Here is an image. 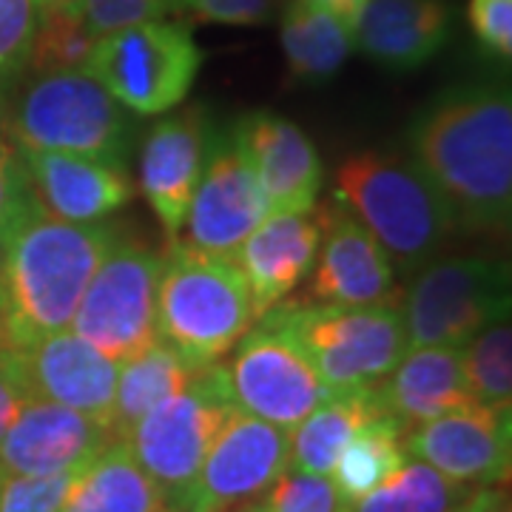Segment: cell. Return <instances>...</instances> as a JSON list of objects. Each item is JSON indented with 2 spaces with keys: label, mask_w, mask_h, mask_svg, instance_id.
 <instances>
[{
  "label": "cell",
  "mask_w": 512,
  "mask_h": 512,
  "mask_svg": "<svg viewBox=\"0 0 512 512\" xmlns=\"http://www.w3.org/2000/svg\"><path fill=\"white\" fill-rule=\"evenodd\" d=\"M413 163L450 202L458 231L504 234L512 217V97L501 83L444 92L410 128Z\"/></svg>",
  "instance_id": "1"
},
{
  "label": "cell",
  "mask_w": 512,
  "mask_h": 512,
  "mask_svg": "<svg viewBox=\"0 0 512 512\" xmlns=\"http://www.w3.org/2000/svg\"><path fill=\"white\" fill-rule=\"evenodd\" d=\"M117 237L106 222L57 220L40 208L20 222L3 242L9 348L72 328L83 291Z\"/></svg>",
  "instance_id": "2"
},
{
  "label": "cell",
  "mask_w": 512,
  "mask_h": 512,
  "mask_svg": "<svg viewBox=\"0 0 512 512\" xmlns=\"http://www.w3.org/2000/svg\"><path fill=\"white\" fill-rule=\"evenodd\" d=\"M333 200L376 237L393 268L416 274L458 231L450 202L413 160L365 151L336 171Z\"/></svg>",
  "instance_id": "3"
},
{
  "label": "cell",
  "mask_w": 512,
  "mask_h": 512,
  "mask_svg": "<svg viewBox=\"0 0 512 512\" xmlns=\"http://www.w3.org/2000/svg\"><path fill=\"white\" fill-rule=\"evenodd\" d=\"M254 322V302L237 265L174 239L157 279V336L194 367H205Z\"/></svg>",
  "instance_id": "4"
},
{
  "label": "cell",
  "mask_w": 512,
  "mask_h": 512,
  "mask_svg": "<svg viewBox=\"0 0 512 512\" xmlns=\"http://www.w3.org/2000/svg\"><path fill=\"white\" fill-rule=\"evenodd\" d=\"M131 117L92 74L32 72L6 97V134L20 148L66 151L126 165Z\"/></svg>",
  "instance_id": "5"
},
{
  "label": "cell",
  "mask_w": 512,
  "mask_h": 512,
  "mask_svg": "<svg viewBox=\"0 0 512 512\" xmlns=\"http://www.w3.org/2000/svg\"><path fill=\"white\" fill-rule=\"evenodd\" d=\"M262 316L291 333L330 393L365 390L387 379L407 353V330L399 308H330L279 302Z\"/></svg>",
  "instance_id": "6"
},
{
  "label": "cell",
  "mask_w": 512,
  "mask_h": 512,
  "mask_svg": "<svg viewBox=\"0 0 512 512\" xmlns=\"http://www.w3.org/2000/svg\"><path fill=\"white\" fill-rule=\"evenodd\" d=\"M234 410L225 367L214 362L200 367L183 390L151 407L131 427L123 441L146 476L163 490L165 504H180Z\"/></svg>",
  "instance_id": "7"
},
{
  "label": "cell",
  "mask_w": 512,
  "mask_h": 512,
  "mask_svg": "<svg viewBox=\"0 0 512 512\" xmlns=\"http://www.w3.org/2000/svg\"><path fill=\"white\" fill-rule=\"evenodd\" d=\"M202 66L191 29L174 20H148L97 37L83 72L126 109L163 114L180 106Z\"/></svg>",
  "instance_id": "8"
},
{
  "label": "cell",
  "mask_w": 512,
  "mask_h": 512,
  "mask_svg": "<svg viewBox=\"0 0 512 512\" xmlns=\"http://www.w3.org/2000/svg\"><path fill=\"white\" fill-rule=\"evenodd\" d=\"M510 316V265L490 256L430 259L404 296L407 345L461 348L478 330Z\"/></svg>",
  "instance_id": "9"
},
{
  "label": "cell",
  "mask_w": 512,
  "mask_h": 512,
  "mask_svg": "<svg viewBox=\"0 0 512 512\" xmlns=\"http://www.w3.org/2000/svg\"><path fill=\"white\" fill-rule=\"evenodd\" d=\"M163 254L131 237H117L72 319V330L114 362H128L157 336V279Z\"/></svg>",
  "instance_id": "10"
},
{
  "label": "cell",
  "mask_w": 512,
  "mask_h": 512,
  "mask_svg": "<svg viewBox=\"0 0 512 512\" xmlns=\"http://www.w3.org/2000/svg\"><path fill=\"white\" fill-rule=\"evenodd\" d=\"M259 319L262 322L256 328L251 325L231 348V362L222 365L228 393L239 410L291 433L333 393L293 342L291 333L276 325L271 316Z\"/></svg>",
  "instance_id": "11"
},
{
  "label": "cell",
  "mask_w": 512,
  "mask_h": 512,
  "mask_svg": "<svg viewBox=\"0 0 512 512\" xmlns=\"http://www.w3.org/2000/svg\"><path fill=\"white\" fill-rule=\"evenodd\" d=\"M291 439L268 421L234 410L222 424L200 473L174 510L239 512L256 504L291 464Z\"/></svg>",
  "instance_id": "12"
},
{
  "label": "cell",
  "mask_w": 512,
  "mask_h": 512,
  "mask_svg": "<svg viewBox=\"0 0 512 512\" xmlns=\"http://www.w3.org/2000/svg\"><path fill=\"white\" fill-rule=\"evenodd\" d=\"M268 200L254 168L234 140V131L208 143L200 183L188 205V245L202 254L234 262L242 242L268 217Z\"/></svg>",
  "instance_id": "13"
},
{
  "label": "cell",
  "mask_w": 512,
  "mask_h": 512,
  "mask_svg": "<svg viewBox=\"0 0 512 512\" xmlns=\"http://www.w3.org/2000/svg\"><path fill=\"white\" fill-rule=\"evenodd\" d=\"M407 456L464 487L507 484L510 478V410L467 404L404 433Z\"/></svg>",
  "instance_id": "14"
},
{
  "label": "cell",
  "mask_w": 512,
  "mask_h": 512,
  "mask_svg": "<svg viewBox=\"0 0 512 512\" xmlns=\"http://www.w3.org/2000/svg\"><path fill=\"white\" fill-rule=\"evenodd\" d=\"M396 293V268L376 237L333 200L322 208V237L308 282V305L379 308Z\"/></svg>",
  "instance_id": "15"
},
{
  "label": "cell",
  "mask_w": 512,
  "mask_h": 512,
  "mask_svg": "<svg viewBox=\"0 0 512 512\" xmlns=\"http://www.w3.org/2000/svg\"><path fill=\"white\" fill-rule=\"evenodd\" d=\"M114 430L66 404L29 399L0 441L3 476H49L72 467H86L100 456Z\"/></svg>",
  "instance_id": "16"
},
{
  "label": "cell",
  "mask_w": 512,
  "mask_h": 512,
  "mask_svg": "<svg viewBox=\"0 0 512 512\" xmlns=\"http://www.w3.org/2000/svg\"><path fill=\"white\" fill-rule=\"evenodd\" d=\"M18 359L32 399L66 404L111 427L120 362L100 353L72 328L37 339L35 345L18 350Z\"/></svg>",
  "instance_id": "17"
},
{
  "label": "cell",
  "mask_w": 512,
  "mask_h": 512,
  "mask_svg": "<svg viewBox=\"0 0 512 512\" xmlns=\"http://www.w3.org/2000/svg\"><path fill=\"white\" fill-rule=\"evenodd\" d=\"M322 237V208L268 211L234 256L254 302V316L276 308L311 274Z\"/></svg>",
  "instance_id": "18"
},
{
  "label": "cell",
  "mask_w": 512,
  "mask_h": 512,
  "mask_svg": "<svg viewBox=\"0 0 512 512\" xmlns=\"http://www.w3.org/2000/svg\"><path fill=\"white\" fill-rule=\"evenodd\" d=\"M20 154L40 211L57 220L100 222L134 197L126 165L66 151L20 148Z\"/></svg>",
  "instance_id": "19"
},
{
  "label": "cell",
  "mask_w": 512,
  "mask_h": 512,
  "mask_svg": "<svg viewBox=\"0 0 512 512\" xmlns=\"http://www.w3.org/2000/svg\"><path fill=\"white\" fill-rule=\"evenodd\" d=\"M234 140L254 168L271 211H308L316 205L322 163L302 128L271 111H254L239 120Z\"/></svg>",
  "instance_id": "20"
},
{
  "label": "cell",
  "mask_w": 512,
  "mask_h": 512,
  "mask_svg": "<svg viewBox=\"0 0 512 512\" xmlns=\"http://www.w3.org/2000/svg\"><path fill=\"white\" fill-rule=\"evenodd\" d=\"M211 131L197 111L174 114L148 131L140 151V188L174 242L200 183Z\"/></svg>",
  "instance_id": "21"
},
{
  "label": "cell",
  "mask_w": 512,
  "mask_h": 512,
  "mask_svg": "<svg viewBox=\"0 0 512 512\" xmlns=\"http://www.w3.org/2000/svg\"><path fill=\"white\" fill-rule=\"evenodd\" d=\"M453 32L447 0H370L353 46L390 72H413L439 55Z\"/></svg>",
  "instance_id": "22"
},
{
  "label": "cell",
  "mask_w": 512,
  "mask_h": 512,
  "mask_svg": "<svg viewBox=\"0 0 512 512\" xmlns=\"http://www.w3.org/2000/svg\"><path fill=\"white\" fill-rule=\"evenodd\" d=\"M373 390L384 416L396 421L404 433L473 404L464 373V350L453 345L407 348L402 362Z\"/></svg>",
  "instance_id": "23"
},
{
  "label": "cell",
  "mask_w": 512,
  "mask_h": 512,
  "mask_svg": "<svg viewBox=\"0 0 512 512\" xmlns=\"http://www.w3.org/2000/svg\"><path fill=\"white\" fill-rule=\"evenodd\" d=\"M163 490L146 476L123 439L94 456L60 512H163Z\"/></svg>",
  "instance_id": "24"
},
{
  "label": "cell",
  "mask_w": 512,
  "mask_h": 512,
  "mask_svg": "<svg viewBox=\"0 0 512 512\" xmlns=\"http://www.w3.org/2000/svg\"><path fill=\"white\" fill-rule=\"evenodd\" d=\"M384 416L376 390H348L333 393L328 402L319 404L308 419H302L291 433V464L293 470L330 476L339 453L365 424Z\"/></svg>",
  "instance_id": "25"
},
{
  "label": "cell",
  "mask_w": 512,
  "mask_h": 512,
  "mask_svg": "<svg viewBox=\"0 0 512 512\" xmlns=\"http://www.w3.org/2000/svg\"><path fill=\"white\" fill-rule=\"evenodd\" d=\"M200 367H194L180 350L157 339L143 353L120 365L114 407H111V430L117 439H126L131 427L146 416L151 407L183 390Z\"/></svg>",
  "instance_id": "26"
},
{
  "label": "cell",
  "mask_w": 512,
  "mask_h": 512,
  "mask_svg": "<svg viewBox=\"0 0 512 512\" xmlns=\"http://www.w3.org/2000/svg\"><path fill=\"white\" fill-rule=\"evenodd\" d=\"M282 49L288 69L299 83H325L345 66L353 32L311 0H291L282 15Z\"/></svg>",
  "instance_id": "27"
},
{
  "label": "cell",
  "mask_w": 512,
  "mask_h": 512,
  "mask_svg": "<svg viewBox=\"0 0 512 512\" xmlns=\"http://www.w3.org/2000/svg\"><path fill=\"white\" fill-rule=\"evenodd\" d=\"M404 461V430L390 416H379L345 444L330 470V478L353 507L359 498H365L376 487H382L387 478L396 476Z\"/></svg>",
  "instance_id": "28"
},
{
  "label": "cell",
  "mask_w": 512,
  "mask_h": 512,
  "mask_svg": "<svg viewBox=\"0 0 512 512\" xmlns=\"http://www.w3.org/2000/svg\"><path fill=\"white\" fill-rule=\"evenodd\" d=\"M476 487L456 484L424 461H404L382 487L359 498L353 512H453Z\"/></svg>",
  "instance_id": "29"
},
{
  "label": "cell",
  "mask_w": 512,
  "mask_h": 512,
  "mask_svg": "<svg viewBox=\"0 0 512 512\" xmlns=\"http://www.w3.org/2000/svg\"><path fill=\"white\" fill-rule=\"evenodd\" d=\"M464 373L473 402L510 410L512 402V328L507 319L478 330L464 345Z\"/></svg>",
  "instance_id": "30"
},
{
  "label": "cell",
  "mask_w": 512,
  "mask_h": 512,
  "mask_svg": "<svg viewBox=\"0 0 512 512\" xmlns=\"http://www.w3.org/2000/svg\"><path fill=\"white\" fill-rule=\"evenodd\" d=\"M97 37L86 29L83 15H63V12H40L37 35L32 43L29 66L32 72H69L86 69Z\"/></svg>",
  "instance_id": "31"
},
{
  "label": "cell",
  "mask_w": 512,
  "mask_h": 512,
  "mask_svg": "<svg viewBox=\"0 0 512 512\" xmlns=\"http://www.w3.org/2000/svg\"><path fill=\"white\" fill-rule=\"evenodd\" d=\"M268 512H353L333 478L288 467L259 498Z\"/></svg>",
  "instance_id": "32"
},
{
  "label": "cell",
  "mask_w": 512,
  "mask_h": 512,
  "mask_svg": "<svg viewBox=\"0 0 512 512\" xmlns=\"http://www.w3.org/2000/svg\"><path fill=\"white\" fill-rule=\"evenodd\" d=\"M83 467L60 470L49 476L0 478V512H60Z\"/></svg>",
  "instance_id": "33"
},
{
  "label": "cell",
  "mask_w": 512,
  "mask_h": 512,
  "mask_svg": "<svg viewBox=\"0 0 512 512\" xmlns=\"http://www.w3.org/2000/svg\"><path fill=\"white\" fill-rule=\"evenodd\" d=\"M35 0H0V80L9 83L26 72L37 35Z\"/></svg>",
  "instance_id": "34"
},
{
  "label": "cell",
  "mask_w": 512,
  "mask_h": 512,
  "mask_svg": "<svg viewBox=\"0 0 512 512\" xmlns=\"http://www.w3.org/2000/svg\"><path fill=\"white\" fill-rule=\"evenodd\" d=\"M37 208L40 205L35 200L18 143H12L9 137H0V245L12 237V231L29 214H35Z\"/></svg>",
  "instance_id": "35"
},
{
  "label": "cell",
  "mask_w": 512,
  "mask_h": 512,
  "mask_svg": "<svg viewBox=\"0 0 512 512\" xmlns=\"http://www.w3.org/2000/svg\"><path fill=\"white\" fill-rule=\"evenodd\" d=\"M168 12H174V0H86L83 23L94 37H103L126 26L163 20Z\"/></svg>",
  "instance_id": "36"
},
{
  "label": "cell",
  "mask_w": 512,
  "mask_h": 512,
  "mask_svg": "<svg viewBox=\"0 0 512 512\" xmlns=\"http://www.w3.org/2000/svg\"><path fill=\"white\" fill-rule=\"evenodd\" d=\"M174 12L220 26H259L271 18L274 0H174Z\"/></svg>",
  "instance_id": "37"
},
{
  "label": "cell",
  "mask_w": 512,
  "mask_h": 512,
  "mask_svg": "<svg viewBox=\"0 0 512 512\" xmlns=\"http://www.w3.org/2000/svg\"><path fill=\"white\" fill-rule=\"evenodd\" d=\"M467 20L490 55H512V0H470Z\"/></svg>",
  "instance_id": "38"
},
{
  "label": "cell",
  "mask_w": 512,
  "mask_h": 512,
  "mask_svg": "<svg viewBox=\"0 0 512 512\" xmlns=\"http://www.w3.org/2000/svg\"><path fill=\"white\" fill-rule=\"evenodd\" d=\"M29 399H32V393H29L23 370H20L18 350L0 348V441L12 427V421L18 419L20 407Z\"/></svg>",
  "instance_id": "39"
},
{
  "label": "cell",
  "mask_w": 512,
  "mask_h": 512,
  "mask_svg": "<svg viewBox=\"0 0 512 512\" xmlns=\"http://www.w3.org/2000/svg\"><path fill=\"white\" fill-rule=\"evenodd\" d=\"M458 512H512L507 484H490V487H476L461 501Z\"/></svg>",
  "instance_id": "40"
},
{
  "label": "cell",
  "mask_w": 512,
  "mask_h": 512,
  "mask_svg": "<svg viewBox=\"0 0 512 512\" xmlns=\"http://www.w3.org/2000/svg\"><path fill=\"white\" fill-rule=\"evenodd\" d=\"M311 3L319 6V9H325L328 15H333L342 26H348L350 32H353L370 0H311Z\"/></svg>",
  "instance_id": "41"
},
{
  "label": "cell",
  "mask_w": 512,
  "mask_h": 512,
  "mask_svg": "<svg viewBox=\"0 0 512 512\" xmlns=\"http://www.w3.org/2000/svg\"><path fill=\"white\" fill-rule=\"evenodd\" d=\"M37 12H63V15H83L86 0H35Z\"/></svg>",
  "instance_id": "42"
},
{
  "label": "cell",
  "mask_w": 512,
  "mask_h": 512,
  "mask_svg": "<svg viewBox=\"0 0 512 512\" xmlns=\"http://www.w3.org/2000/svg\"><path fill=\"white\" fill-rule=\"evenodd\" d=\"M0 348H9V339H6V268H3V245H0Z\"/></svg>",
  "instance_id": "43"
},
{
  "label": "cell",
  "mask_w": 512,
  "mask_h": 512,
  "mask_svg": "<svg viewBox=\"0 0 512 512\" xmlns=\"http://www.w3.org/2000/svg\"><path fill=\"white\" fill-rule=\"evenodd\" d=\"M0 137H9L6 134V83L0 80Z\"/></svg>",
  "instance_id": "44"
},
{
  "label": "cell",
  "mask_w": 512,
  "mask_h": 512,
  "mask_svg": "<svg viewBox=\"0 0 512 512\" xmlns=\"http://www.w3.org/2000/svg\"><path fill=\"white\" fill-rule=\"evenodd\" d=\"M239 512H268V510L256 501V504H251V507H245V510H239Z\"/></svg>",
  "instance_id": "45"
},
{
  "label": "cell",
  "mask_w": 512,
  "mask_h": 512,
  "mask_svg": "<svg viewBox=\"0 0 512 512\" xmlns=\"http://www.w3.org/2000/svg\"><path fill=\"white\" fill-rule=\"evenodd\" d=\"M163 512H185V510H163Z\"/></svg>",
  "instance_id": "46"
},
{
  "label": "cell",
  "mask_w": 512,
  "mask_h": 512,
  "mask_svg": "<svg viewBox=\"0 0 512 512\" xmlns=\"http://www.w3.org/2000/svg\"><path fill=\"white\" fill-rule=\"evenodd\" d=\"M0 478H3V473H0Z\"/></svg>",
  "instance_id": "47"
},
{
  "label": "cell",
  "mask_w": 512,
  "mask_h": 512,
  "mask_svg": "<svg viewBox=\"0 0 512 512\" xmlns=\"http://www.w3.org/2000/svg\"><path fill=\"white\" fill-rule=\"evenodd\" d=\"M453 512H458V510H453Z\"/></svg>",
  "instance_id": "48"
}]
</instances>
